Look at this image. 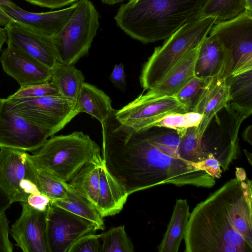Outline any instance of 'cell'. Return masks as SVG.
Here are the masks:
<instances>
[{
	"label": "cell",
	"instance_id": "obj_24",
	"mask_svg": "<svg viewBox=\"0 0 252 252\" xmlns=\"http://www.w3.org/2000/svg\"><path fill=\"white\" fill-rule=\"evenodd\" d=\"M50 200L54 205L92 222L96 225L98 230H103L105 229L103 217L95 207L88 199L74 189L70 185L65 198Z\"/></svg>",
	"mask_w": 252,
	"mask_h": 252
},
{
	"label": "cell",
	"instance_id": "obj_32",
	"mask_svg": "<svg viewBox=\"0 0 252 252\" xmlns=\"http://www.w3.org/2000/svg\"><path fill=\"white\" fill-rule=\"evenodd\" d=\"M203 115L196 112L175 113L169 114L155 126L180 130L199 125Z\"/></svg>",
	"mask_w": 252,
	"mask_h": 252
},
{
	"label": "cell",
	"instance_id": "obj_41",
	"mask_svg": "<svg viewBox=\"0 0 252 252\" xmlns=\"http://www.w3.org/2000/svg\"><path fill=\"white\" fill-rule=\"evenodd\" d=\"M235 175L236 178L241 182L245 181L247 178L246 171L241 167L236 168Z\"/></svg>",
	"mask_w": 252,
	"mask_h": 252
},
{
	"label": "cell",
	"instance_id": "obj_35",
	"mask_svg": "<svg viewBox=\"0 0 252 252\" xmlns=\"http://www.w3.org/2000/svg\"><path fill=\"white\" fill-rule=\"evenodd\" d=\"M9 221L5 212L0 214V252H12L13 247L9 238Z\"/></svg>",
	"mask_w": 252,
	"mask_h": 252
},
{
	"label": "cell",
	"instance_id": "obj_42",
	"mask_svg": "<svg viewBox=\"0 0 252 252\" xmlns=\"http://www.w3.org/2000/svg\"><path fill=\"white\" fill-rule=\"evenodd\" d=\"M243 137L246 141L252 145V126H249L244 130Z\"/></svg>",
	"mask_w": 252,
	"mask_h": 252
},
{
	"label": "cell",
	"instance_id": "obj_39",
	"mask_svg": "<svg viewBox=\"0 0 252 252\" xmlns=\"http://www.w3.org/2000/svg\"><path fill=\"white\" fill-rule=\"evenodd\" d=\"M12 204L9 198L0 187V214L4 212Z\"/></svg>",
	"mask_w": 252,
	"mask_h": 252
},
{
	"label": "cell",
	"instance_id": "obj_34",
	"mask_svg": "<svg viewBox=\"0 0 252 252\" xmlns=\"http://www.w3.org/2000/svg\"><path fill=\"white\" fill-rule=\"evenodd\" d=\"M68 252H101V243L99 235L88 234L76 240Z\"/></svg>",
	"mask_w": 252,
	"mask_h": 252
},
{
	"label": "cell",
	"instance_id": "obj_15",
	"mask_svg": "<svg viewBox=\"0 0 252 252\" xmlns=\"http://www.w3.org/2000/svg\"><path fill=\"white\" fill-rule=\"evenodd\" d=\"M28 155L25 151L0 148V187L12 203L25 201L21 185L28 178Z\"/></svg>",
	"mask_w": 252,
	"mask_h": 252
},
{
	"label": "cell",
	"instance_id": "obj_21",
	"mask_svg": "<svg viewBox=\"0 0 252 252\" xmlns=\"http://www.w3.org/2000/svg\"><path fill=\"white\" fill-rule=\"evenodd\" d=\"M190 213L186 199H177L163 239L158 246L159 252H177L184 238Z\"/></svg>",
	"mask_w": 252,
	"mask_h": 252
},
{
	"label": "cell",
	"instance_id": "obj_36",
	"mask_svg": "<svg viewBox=\"0 0 252 252\" xmlns=\"http://www.w3.org/2000/svg\"><path fill=\"white\" fill-rule=\"evenodd\" d=\"M25 202L35 210L46 211L51 204V200L48 197L38 192L29 195Z\"/></svg>",
	"mask_w": 252,
	"mask_h": 252
},
{
	"label": "cell",
	"instance_id": "obj_18",
	"mask_svg": "<svg viewBox=\"0 0 252 252\" xmlns=\"http://www.w3.org/2000/svg\"><path fill=\"white\" fill-rule=\"evenodd\" d=\"M228 102V86L225 78L218 76L213 77L195 111L203 115L197 126V135L200 140L215 115L225 107Z\"/></svg>",
	"mask_w": 252,
	"mask_h": 252
},
{
	"label": "cell",
	"instance_id": "obj_17",
	"mask_svg": "<svg viewBox=\"0 0 252 252\" xmlns=\"http://www.w3.org/2000/svg\"><path fill=\"white\" fill-rule=\"evenodd\" d=\"M199 45L188 51L161 81L145 94L154 98L173 96L182 89L195 76L194 66Z\"/></svg>",
	"mask_w": 252,
	"mask_h": 252
},
{
	"label": "cell",
	"instance_id": "obj_25",
	"mask_svg": "<svg viewBox=\"0 0 252 252\" xmlns=\"http://www.w3.org/2000/svg\"><path fill=\"white\" fill-rule=\"evenodd\" d=\"M28 154L27 174L39 191L50 199H61L66 197L69 185L63 182L47 172L37 168L32 162Z\"/></svg>",
	"mask_w": 252,
	"mask_h": 252
},
{
	"label": "cell",
	"instance_id": "obj_13",
	"mask_svg": "<svg viewBox=\"0 0 252 252\" xmlns=\"http://www.w3.org/2000/svg\"><path fill=\"white\" fill-rule=\"evenodd\" d=\"M20 203L21 214L9 229L16 245L24 252H49L46 239L47 211H38L25 202Z\"/></svg>",
	"mask_w": 252,
	"mask_h": 252
},
{
	"label": "cell",
	"instance_id": "obj_28",
	"mask_svg": "<svg viewBox=\"0 0 252 252\" xmlns=\"http://www.w3.org/2000/svg\"><path fill=\"white\" fill-rule=\"evenodd\" d=\"M245 10V0H206L200 17H214L217 23L231 20Z\"/></svg>",
	"mask_w": 252,
	"mask_h": 252
},
{
	"label": "cell",
	"instance_id": "obj_9",
	"mask_svg": "<svg viewBox=\"0 0 252 252\" xmlns=\"http://www.w3.org/2000/svg\"><path fill=\"white\" fill-rule=\"evenodd\" d=\"M185 112L174 96L154 98L143 93L121 109L116 110L115 116L121 124L137 131L155 126L169 114Z\"/></svg>",
	"mask_w": 252,
	"mask_h": 252
},
{
	"label": "cell",
	"instance_id": "obj_29",
	"mask_svg": "<svg viewBox=\"0 0 252 252\" xmlns=\"http://www.w3.org/2000/svg\"><path fill=\"white\" fill-rule=\"evenodd\" d=\"M212 78L194 76L174 96L186 112H195Z\"/></svg>",
	"mask_w": 252,
	"mask_h": 252
},
{
	"label": "cell",
	"instance_id": "obj_45",
	"mask_svg": "<svg viewBox=\"0 0 252 252\" xmlns=\"http://www.w3.org/2000/svg\"><path fill=\"white\" fill-rule=\"evenodd\" d=\"M245 9L252 12V0H245Z\"/></svg>",
	"mask_w": 252,
	"mask_h": 252
},
{
	"label": "cell",
	"instance_id": "obj_43",
	"mask_svg": "<svg viewBox=\"0 0 252 252\" xmlns=\"http://www.w3.org/2000/svg\"><path fill=\"white\" fill-rule=\"evenodd\" d=\"M7 41V35L4 28L0 27V51L1 50L3 45Z\"/></svg>",
	"mask_w": 252,
	"mask_h": 252
},
{
	"label": "cell",
	"instance_id": "obj_37",
	"mask_svg": "<svg viewBox=\"0 0 252 252\" xmlns=\"http://www.w3.org/2000/svg\"><path fill=\"white\" fill-rule=\"evenodd\" d=\"M33 5L51 9L60 8L71 5L79 0H25Z\"/></svg>",
	"mask_w": 252,
	"mask_h": 252
},
{
	"label": "cell",
	"instance_id": "obj_6",
	"mask_svg": "<svg viewBox=\"0 0 252 252\" xmlns=\"http://www.w3.org/2000/svg\"><path fill=\"white\" fill-rule=\"evenodd\" d=\"M99 15L90 0H79L63 28L53 36L58 61L74 65L86 55L99 27Z\"/></svg>",
	"mask_w": 252,
	"mask_h": 252
},
{
	"label": "cell",
	"instance_id": "obj_1",
	"mask_svg": "<svg viewBox=\"0 0 252 252\" xmlns=\"http://www.w3.org/2000/svg\"><path fill=\"white\" fill-rule=\"evenodd\" d=\"M101 124L105 166L128 195L162 184L215 185L214 177L180 158L177 150L153 140L145 129L134 131L121 124L115 109Z\"/></svg>",
	"mask_w": 252,
	"mask_h": 252
},
{
	"label": "cell",
	"instance_id": "obj_8",
	"mask_svg": "<svg viewBox=\"0 0 252 252\" xmlns=\"http://www.w3.org/2000/svg\"><path fill=\"white\" fill-rule=\"evenodd\" d=\"M8 108L28 122L46 130L49 137L62 129L79 114L76 103L61 96L5 99Z\"/></svg>",
	"mask_w": 252,
	"mask_h": 252
},
{
	"label": "cell",
	"instance_id": "obj_27",
	"mask_svg": "<svg viewBox=\"0 0 252 252\" xmlns=\"http://www.w3.org/2000/svg\"><path fill=\"white\" fill-rule=\"evenodd\" d=\"M228 86L229 102L252 110V69L225 78Z\"/></svg>",
	"mask_w": 252,
	"mask_h": 252
},
{
	"label": "cell",
	"instance_id": "obj_23",
	"mask_svg": "<svg viewBox=\"0 0 252 252\" xmlns=\"http://www.w3.org/2000/svg\"><path fill=\"white\" fill-rule=\"evenodd\" d=\"M51 81L57 88L60 95L76 103L85 77L74 65L56 61L51 68Z\"/></svg>",
	"mask_w": 252,
	"mask_h": 252
},
{
	"label": "cell",
	"instance_id": "obj_7",
	"mask_svg": "<svg viewBox=\"0 0 252 252\" xmlns=\"http://www.w3.org/2000/svg\"><path fill=\"white\" fill-rule=\"evenodd\" d=\"M209 34L215 36L226 55L221 77L252 69V12L245 10L236 17L215 23Z\"/></svg>",
	"mask_w": 252,
	"mask_h": 252
},
{
	"label": "cell",
	"instance_id": "obj_3",
	"mask_svg": "<svg viewBox=\"0 0 252 252\" xmlns=\"http://www.w3.org/2000/svg\"><path fill=\"white\" fill-rule=\"evenodd\" d=\"M206 0H129L115 16L131 38L147 44L165 40L185 24L200 18Z\"/></svg>",
	"mask_w": 252,
	"mask_h": 252
},
{
	"label": "cell",
	"instance_id": "obj_31",
	"mask_svg": "<svg viewBox=\"0 0 252 252\" xmlns=\"http://www.w3.org/2000/svg\"><path fill=\"white\" fill-rule=\"evenodd\" d=\"M200 148V140L197 135V126L182 129L178 149L179 158L196 166L199 162Z\"/></svg>",
	"mask_w": 252,
	"mask_h": 252
},
{
	"label": "cell",
	"instance_id": "obj_10",
	"mask_svg": "<svg viewBox=\"0 0 252 252\" xmlns=\"http://www.w3.org/2000/svg\"><path fill=\"white\" fill-rule=\"evenodd\" d=\"M98 230L90 221L51 202L47 211L46 239L49 252H68L81 237Z\"/></svg>",
	"mask_w": 252,
	"mask_h": 252
},
{
	"label": "cell",
	"instance_id": "obj_19",
	"mask_svg": "<svg viewBox=\"0 0 252 252\" xmlns=\"http://www.w3.org/2000/svg\"><path fill=\"white\" fill-rule=\"evenodd\" d=\"M123 187L103 164L95 207L103 218L119 213L128 196Z\"/></svg>",
	"mask_w": 252,
	"mask_h": 252
},
{
	"label": "cell",
	"instance_id": "obj_20",
	"mask_svg": "<svg viewBox=\"0 0 252 252\" xmlns=\"http://www.w3.org/2000/svg\"><path fill=\"white\" fill-rule=\"evenodd\" d=\"M226 62L224 50L217 38L211 34L200 44L195 66V76L200 78L221 77Z\"/></svg>",
	"mask_w": 252,
	"mask_h": 252
},
{
	"label": "cell",
	"instance_id": "obj_30",
	"mask_svg": "<svg viewBox=\"0 0 252 252\" xmlns=\"http://www.w3.org/2000/svg\"><path fill=\"white\" fill-rule=\"evenodd\" d=\"M101 252H133L134 246L126 233L125 226L110 228L100 234Z\"/></svg>",
	"mask_w": 252,
	"mask_h": 252
},
{
	"label": "cell",
	"instance_id": "obj_12",
	"mask_svg": "<svg viewBox=\"0 0 252 252\" xmlns=\"http://www.w3.org/2000/svg\"><path fill=\"white\" fill-rule=\"evenodd\" d=\"M4 28L7 44L25 52L51 68L58 61L53 36L16 21L9 22Z\"/></svg>",
	"mask_w": 252,
	"mask_h": 252
},
{
	"label": "cell",
	"instance_id": "obj_14",
	"mask_svg": "<svg viewBox=\"0 0 252 252\" xmlns=\"http://www.w3.org/2000/svg\"><path fill=\"white\" fill-rule=\"evenodd\" d=\"M7 45L0 58L1 65L4 71L21 87L51 81V68L25 52Z\"/></svg>",
	"mask_w": 252,
	"mask_h": 252
},
{
	"label": "cell",
	"instance_id": "obj_33",
	"mask_svg": "<svg viewBox=\"0 0 252 252\" xmlns=\"http://www.w3.org/2000/svg\"><path fill=\"white\" fill-rule=\"evenodd\" d=\"M9 96L13 97H32L61 95L56 87L50 81L44 83L21 86L16 92Z\"/></svg>",
	"mask_w": 252,
	"mask_h": 252
},
{
	"label": "cell",
	"instance_id": "obj_47",
	"mask_svg": "<svg viewBox=\"0 0 252 252\" xmlns=\"http://www.w3.org/2000/svg\"><path fill=\"white\" fill-rule=\"evenodd\" d=\"M4 99L0 98V107L1 106Z\"/></svg>",
	"mask_w": 252,
	"mask_h": 252
},
{
	"label": "cell",
	"instance_id": "obj_38",
	"mask_svg": "<svg viewBox=\"0 0 252 252\" xmlns=\"http://www.w3.org/2000/svg\"><path fill=\"white\" fill-rule=\"evenodd\" d=\"M126 74L122 63L116 64L110 75L109 79L114 85L123 91L126 89Z\"/></svg>",
	"mask_w": 252,
	"mask_h": 252
},
{
	"label": "cell",
	"instance_id": "obj_11",
	"mask_svg": "<svg viewBox=\"0 0 252 252\" xmlns=\"http://www.w3.org/2000/svg\"><path fill=\"white\" fill-rule=\"evenodd\" d=\"M49 137L46 130L9 110L4 99L0 107V148L36 151Z\"/></svg>",
	"mask_w": 252,
	"mask_h": 252
},
{
	"label": "cell",
	"instance_id": "obj_46",
	"mask_svg": "<svg viewBox=\"0 0 252 252\" xmlns=\"http://www.w3.org/2000/svg\"><path fill=\"white\" fill-rule=\"evenodd\" d=\"M244 152L247 158L248 162H249L251 165H252V153H249L246 149L244 150Z\"/></svg>",
	"mask_w": 252,
	"mask_h": 252
},
{
	"label": "cell",
	"instance_id": "obj_22",
	"mask_svg": "<svg viewBox=\"0 0 252 252\" xmlns=\"http://www.w3.org/2000/svg\"><path fill=\"white\" fill-rule=\"evenodd\" d=\"M76 106L79 113H88L101 124L109 117L114 110L110 97L103 91L85 82L78 94Z\"/></svg>",
	"mask_w": 252,
	"mask_h": 252
},
{
	"label": "cell",
	"instance_id": "obj_5",
	"mask_svg": "<svg viewBox=\"0 0 252 252\" xmlns=\"http://www.w3.org/2000/svg\"><path fill=\"white\" fill-rule=\"evenodd\" d=\"M215 23L214 17H200L182 26L155 48L141 71L140 82L143 91L161 81L188 51L201 43Z\"/></svg>",
	"mask_w": 252,
	"mask_h": 252
},
{
	"label": "cell",
	"instance_id": "obj_2",
	"mask_svg": "<svg viewBox=\"0 0 252 252\" xmlns=\"http://www.w3.org/2000/svg\"><path fill=\"white\" fill-rule=\"evenodd\" d=\"M252 187L247 179L226 182L190 213L186 252H251Z\"/></svg>",
	"mask_w": 252,
	"mask_h": 252
},
{
	"label": "cell",
	"instance_id": "obj_4",
	"mask_svg": "<svg viewBox=\"0 0 252 252\" xmlns=\"http://www.w3.org/2000/svg\"><path fill=\"white\" fill-rule=\"evenodd\" d=\"M30 158L38 168L68 183L88 163H101L100 149L81 131L52 136Z\"/></svg>",
	"mask_w": 252,
	"mask_h": 252
},
{
	"label": "cell",
	"instance_id": "obj_44",
	"mask_svg": "<svg viewBox=\"0 0 252 252\" xmlns=\"http://www.w3.org/2000/svg\"><path fill=\"white\" fill-rule=\"evenodd\" d=\"M126 0H101L102 2L104 3L109 5H114L119 3L122 2Z\"/></svg>",
	"mask_w": 252,
	"mask_h": 252
},
{
	"label": "cell",
	"instance_id": "obj_26",
	"mask_svg": "<svg viewBox=\"0 0 252 252\" xmlns=\"http://www.w3.org/2000/svg\"><path fill=\"white\" fill-rule=\"evenodd\" d=\"M101 163H88L68 183L94 206L99 187Z\"/></svg>",
	"mask_w": 252,
	"mask_h": 252
},
{
	"label": "cell",
	"instance_id": "obj_16",
	"mask_svg": "<svg viewBox=\"0 0 252 252\" xmlns=\"http://www.w3.org/2000/svg\"><path fill=\"white\" fill-rule=\"evenodd\" d=\"M77 6V2L62 9L45 12L26 11L16 4H0V8L14 21L53 36L64 26Z\"/></svg>",
	"mask_w": 252,
	"mask_h": 252
},
{
	"label": "cell",
	"instance_id": "obj_40",
	"mask_svg": "<svg viewBox=\"0 0 252 252\" xmlns=\"http://www.w3.org/2000/svg\"><path fill=\"white\" fill-rule=\"evenodd\" d=\"M0 4H15L16 3L11 0H0ZM13 21V19L6 14L0 8V27H4L9 22Z\"/></svg>",
	"mask_w": 252,
	"mask_h": 252
}]
</instances>
